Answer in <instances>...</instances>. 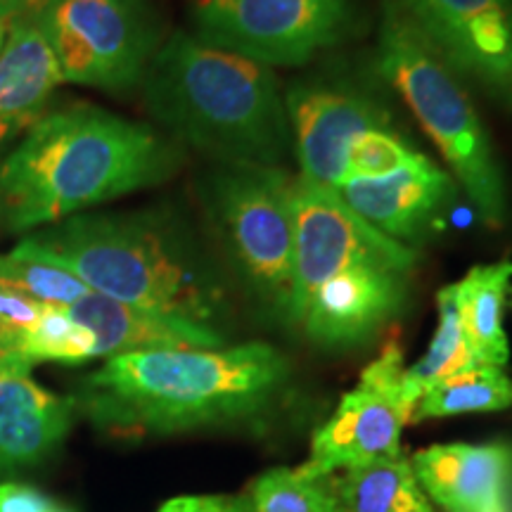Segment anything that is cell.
Returning <instances> with one entry per match:
<instances>
[{
    "label": "cell",
    "mask_w": 512,
    "mask_h": 512,
    "mask_svg": "<svg viewBox=\"0 0 512 512\" xmlns=\"http://www.w3.org/2000/svg\"><path fill=\"white\" fill-rule=\"evenodd\" d=\"M292 363L266 342L152 349L107 358L76 408L117 437H164L264 418L285 399Z\"/></svg>",
    "instance_id": "1"
},
{
    "label": "cell",
    "mask_w": 512,
    "mask_h": 512,
    "mask_svg": "<svg viewBox=\"0 0 512 512\" xmlns=\"http://www.w3.org/2000/svg\"><path fill=\"white\" fill-rule=\"evenodd\" d=\"M183 159L176 140L95 105L46 112L0 164V226H55L169 181Z\"/></svg>",
    "instance_id": "2"
},
{
    "label": "cell",
    "mask_w": 512,
    "mask_h": 512,
    "mask_svg": "<svg viewBox=\"0 0 512 512\" xmlns=\"http://www.w3.org/2000/svg\"><path fill=\"white\" fill-rule=\"evenodd\" d=\"M29 238L102 297L209 328L228 309L214 256L171 209L76 214Z\"/></svg>",
    "instance_id": "3"
},
{
    "label": "cell",
    "mask_w": 512,
    "mask_h": 512,
    "mask_svg": "<svg viewBox=\"0 0 512 512\" xmlns=\"http://www.w3.org/2000/svg\"><path fill=\"white\" fill-rule=\"evenodd\" d=\"M140 86L147 112L171 140L219 166H283L290 155L285 95L266 64L176 31Z\"/></svg>",
    "instance_id": "4"
},
{
    "label": "cell",
    "mask_w": 512,
    "mask_h": 512,
    "mask_svg": "<svg viewBox=\"0 0 512 512\" xmlns=\"http://www.w3.org/2000/svg\"><path fill=\"white\" fill-rule=\"evenodd\" d=\"M375 67L406 100L448 174L489 226L508 221V183L463 76L422 34L399 0H384Z\"/></svg>",
    "instance_id": "5"
},
{
    "label": "cell",
    "mask_w": 512,
    "mask_h": 512,
    "mask_svg": "<svg viewBox=\"0 0 512 512\" xmlns=\"http://www.w3.org/2000/svg\"><path fill=\"white\" fill-rule=\"evenodd\" d=\"M200 197L242 285L287 320L294 283V176L285 166H216L202 181Z\"/></svg>",
    "instance_id": "6"
},
{
    "label": "cell",
    "mask_w": 512,
    "mask_h": 512,
    "mask_svg": "<svg viewBox=\"0 0 512 512\" xmlns=\"http://www.w3.org/2000/svg\"><path fill=\"white\" fill-rule=\"evenodd\" d=\"M62 83L124 93L143 83L162 46V29L145 0H50L36 15Z\"/></svg>",
    "instance_id": "7"
},
{
    "label": "cell",
    "mask_w": 512,
    "mask_h": 512,
    "mask_svg": "<svg viewBox=\"0 0 512 512\" xmlns=\"http://www.w3.org/2000/svg\"><path fill=\"white\" fill-rule=\"evenodd\" d=\"M358 0H197L200 41L266 67H302L351 34Z\"/></svg>",
    "instance_id": "8"
},
{
    "label": "cell",
    "mask_w": 512,
    "mask_h": 512,
    "mask_svg": "<svg viewBox=\"0 0 512 512\" xmlns=\"http://www.w3.org/2000/svg\"><path fill=\"white\" fill-rule=\"evenodd\" d=\"M418 401L420 396L406 382L401 349L389 344L313 434L311 456L299 470L309 477H330L337 470L399 458L401 432Z\"/></svg>",
    "instance_id": "9"
},
{
    "label": "cell",
    "mask_w": 512,
    "mask_h": 512,
    "mask_svg": "<svg viewBox=\"0 0 512 512\" xmlns=\"http://www.w3.org/2000/svg\"><path fill=\"white\" fill-rule=\"evenodd\" d=\"M413 247L363 221L337 190L294 176V283L287 323L297 325L311 294L344 268L387 264L413 271Z\"/></svg>",
    "instance_id": "10"
},
{
    "label": "cell",
    "mask_w": 512,
    "mask_h": 512,
    "mask_svg": "<svg viewBox=\"0 0 512 512\" xmlns=\"http://www.w3.org/2000/svg\"><path fill=\"white\" fill-rule=\"evenodd\" d=\"M299 178L339 190L347 181V155L358 136L394 128L380 93L358 81H302L285 93Z\"/></svg>",
    "instance_id": "11"
},
{
    "label": "cell",
    "mask_w": 512,
    "mask_h": 512,
    "mask_svg": "<svg viewBox=\"0 0 512 512\" xmlns=\"http://www.w3.org/2000/svg\"><path fill=\"white\" fill-rule=\"evenodd\" d=\"M463 79L512 110V0H399Z\"/></svg>",
    "instance_id": "12"
},
{
    "label": "cell",
    "mask_w": 512,
    "mask_h": 512,
    "mask_svg": "<svg viewBox=\"0 0 512 512\" xmlns=\"http://www.w3.org/2000/svg\"><path fill=\"white\" fill-rule=\"evenodd\" d=\"M411 271L387 264L344 268L311 294L297 328L320 349L344 351L373 339L406 304Z\"/></svg>",
    "instance_id": "13"
},
{
    "label": "cell",
    "mask_w": 512,
    "mask_h": 512,
    "mask_svg": "<svg viewBox=\"0 0 512 512\" xmlns=\"http://www.w3.org/2000/svg\"><path fill=\"white\" fill-rule=\"evenodd\" d=\"M370 226L411 247L430 233L456 200L458 185L446 169L420 155L394 174L356 178L337 190Z\"/></svg>",
    "instance_id": "14"
},
{
    "label": "cell",
    "mask_w": 512,
    "mask_h": 512,
    "mask_svg": "<svg viewBox=\"0 0 512 512\" xmlns=\"http://www.w3.org/2000/svg\"><path fill=\"white\" fill-rule=\"evenodd\" d=\"M427 498L446 512H512V444H437L413 460Z\"/></svg>",
    "instance_id": "15"
},
{
    "label": "cell",
    "mask_w": 512,
    "mask_h": 512,
    "mask_svg": "<svg viewBox=\"0 0 512 512\" xmlns=\"http://www.w3.org/2000/svg\"><path fill=\"white\" fill-rule=\"evenodd\" d=\"M60 83V67L38 17L15 19L0 53V164L10 145L46 114Z\"/></svg>",
    "instance_id": "16"
},
{
    "label": "cell",
    "mask_w": 512,
    "mask_h": 512,
    "mask_svg": "<svg viewBox=\"0 0 512 512\" xmlns=\"http://www.w3.org/2000/svg\"><path fill=\"white\" fill-rule=\"evenodd\" d=\"M69 316L93 332L100 358L152 349H216L226 347L221 330L166 313L138 309L91 292L67 306Z\"/></svg>",
    "instance_id": "17"
},
{
    "label": "cell",
    "mask_w": 512,
    "mask_h": 512,
    "mask_svg": "<svg viewBox=\"0 0 512 512\" xmlns=\"http://www.w3.org/2000/svg\"><path fill=\"white\" fill-rule=\"evenodd\" d=\"M74 396H57L29 373L0 370V470L34 465L72 430Z\"/></svg>",
    "instance_id": "18"
},
{
    "label": "cell",
    "mask_w": 512,
    "mask_h": 512,
    "mask_svg": "<svg viewBox=\"0 0 512 512\" xmlns=\"http://www.w3.org/2000/svg\"><path fill=\"white\" fill-rule=\"evenodd\" d=\"M451 287L477 363L503 368L510 358L505 313L512 297V261L470 268L465 278Z\"/></svg>",
    "instance_id": "19"
},
{
    "label": "cell",
    "mask_w": 512,
    "mask_h": 512,
    "mask_svg": "<svg viewBox=\"0 0 512 512\" xmlns=\"http://www.w3.org/2000/svg\"><path fill=\"white\" fill-rule=\"evenodd\" d=\"M337 491L344 512H437L403 456L349 470Z\"/></svg>",
    "instance_id": "20"
},
{
    "label": "cell",
    "mask_w": 512,
    "mask_h": 512,
    "mask_svg": "<svg viewBox=\"0 0 512 512\" xmlns=\"http://www.w3.org/2000/svg\"><path fill=\"white\" fill-rule=\"evenodd\" d=\"M0 287L48 306H72L91 294V287L79 275L31 238L19 242L12 252L0 254Z\"/></svg>",
    "instance_id": "21"
},
{
    "label": "cell",
    "mask_w": 512,
    "mask_h": 512,
    "mask_svg": "<svg viewBox=\"0 0 512 512\" xmlns=\"http://www.w3.org/2000/svg\"><path fill=\"white\" fill-rule=\"evenodd\" d=\"M512 406V380L503 368L477 366L422 392L411 422L496 413Z\"/></svg>",
    "instance_id": "22"
},
{
    "label": "cell",
    "mask_w": 512,
    "mask_h": 512,
    "mask_svg": "<svg viewBox=\"0 0 512 512\" xmlns=\"http://www.w3.org/2000/svg\"><path fill=\"white\" fill-rule=\"evenodd\" d=\"M437 316V328H434L430 347L420 356V361L406 368V382L418 396L448 377L482 366L467 344L451 285L441 287L437 292Z\"/></svg>",
    "instance_id": "23"
},
{
    "label": "cell",
    "mask_w": 512,
    "mask_h": 512,
    "mask_svg": "<svg viewBox=\"0 0 512 512\" xmlns=\"http://www.w3.org/2000/svg\"><path fill=\"white\" fill-rule=\"evenodd\" d=\"M252 512H344L330 477H309L299 467H275L252 486Z\"/></svg>",
    "instance_id": "24"
},
{
    "label": "cell",
    "mask_w": 512,
    "mask_h": 512,
    "mask_svg": "<svg viewBox=\"0 0 512 512\" xmlns=\"http://www.w3.org/2000/svg\"><path fill=\"white\" fill-rule=\"evenodd\" d=\"M93 358H100L93 332L69 316L67 306L43 304L41 316L31 328L27 344H24L27 366L34 368L38 363L76 366V363L93 361Z\"/></svg>",
    "instance_id": "25"
},
{
    "label": "cell",
    "mask_w": 512,
    "mask_h": 512,
    "mask_svg": "<svg viewBox=\"0 0 512 512\" xmlns=\"http://www.w3.org/2000/svg\"><path fill=\"white\" fill-rule=\"evenodd\" d=\"M422 152L406 143L396 128H373L354 140L347 155V181L356 178H382L394 174L411 162H415Z\"/></svg>",
    "instance_id": "26"
},
{
    "label": "cell",
    "mask_w": 512,
    "mask_h": 512,
    "mask_svg": "<svg viewBox=\"0 0 512 512\" xmlns=\"http://www.w3.org/2000/svg\"><path fill=\"white\" fill-rule=\"evenodd\" d=\"M41 311L43 304L0 287V370L29 373L24 344Z\"/></svg>",
    "instance_id": "27"
},
{
    "label": "cell",
    "mask_w": 512,
    "mask_h": 512,
    "mask_svg": "<svg viewBox=\"0 0 512 512\" xmlns=\"http://www.w3.org/2000/svg\"><path fill=\"white\" fill-rule=\"evenodd\" d=\"M157 512H252V503L245 496L226 494L176 496L166 501Z\"/></svg>",
    "instance_id": "28"
},
{
    "label": "cell",
    "mask_w": 512,
    "mask_h": 512,
    "mask_svg": "<svg viewBox=\"0 0 512 512\" xmlns=\"http://www.w3.org/2000/svg\"><path fill=\"white\" fill-rule=\"evenodd\" d=\"M55 505L34 486L0 482V512H53Z\"/></svg>",
    "instance_id": "29"
},
{
    "label": "cell",
    "mask_w": 512,
    "mask_h": 512,
    "mask_svg": "<svg viewBox=\"0 0 512 512\" xmlns=\"http://www.w3.org/2000/svg\"><path fill=\"white\" fill-rule=\"evenodd\" d=\"M50 5V0H0V12L8 15L12 22L22 17L41 15Z\"/></svg>",
    "instance_id": "30"
},
{
    "label": "cell",
    "mask_w": 512,
    "mask_h": 512,
    "mask_svg": "<svg viewBox=\"0 0 512 512\" xmlns=\"http://www.w3.org/2000/svg\"><path fill=\"white\" fill-rule=\"evenodd\" d=\"M10 24H12V19L0 12V53H3V46H5V38H8Z\"/></svg>",
    "instance_id": "31"
},
{
    "label": "cell",
    "mask_w": 512,
    "mask_h": 512,
    "mask_svg": "<svg viewBox=\"0 0 512 512\" xmlns=\"http://www.w3.org/2000/svg\"><path fill=\"white\" fill-rule=\"evenodd\" d=\"M53 512H74L72 508H64V505H55Z\"/></svg>",
    "instance_id": "32"
}]
</instances>
